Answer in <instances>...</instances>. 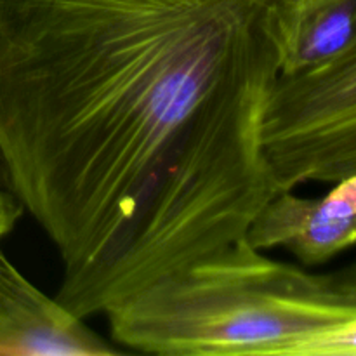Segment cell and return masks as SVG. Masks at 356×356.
Masks as SVG:
<instances>
[{"mask_svg": "<svg viewBox=\"0 0 356 356\" xmlns=\"http://www.w3.org/2000/svg\"><path fill=\"white\" fill-rule=\"evenodd\" d=\"M282 61V0H0V156L63 306L106 315L245 235Z\"/></svg>", "mask_w": 356, "mask_h": 356, "instance_id": "obj_1", "label": "cell"}, {"mask_svg": "<svg viewBox=\"0 0 356 356\" xmlns=\"http://www.w3.org/2000/svg\"><path fill=\"white\" fill-rule=\"evenodd\" d=\"M122 351L172 356L291 355L356 318L329 273L264 256L245 235L159 278L106 313Z\"/></svg>", "mask_w": 356, "mask_h": 356, "instance_id": "obj_2", "label": "cell"}, {"mask_svg": "<svg viewBox=\"0 0 356 356\" xmlns=\"http://www.w3.org/2000/svg\"><path fill=\"white\" fill-rule=\"evenodd\" d=\"M263 146L278 191L356 174V40L325 65L277 80Z\"/></svg>", "mask_w": 356, "mask_h": 356, "instance_id": "obj_3", "label": "cell"}, {"mask_svg": "<svg viewBox=\"0 0 356 356\" xmlns=\"http://www.w3.org/2000/svg\"><path fill=\"white\" fill-rule=\"evenodd\" d=\"M257 250L284 249L305 266H318L356 245V174L320 198L278 191L245 232Z\"/></svg>", "mask_w": 356, "mask_h": 356, "instance_id": "obj_4", "label": "cell"}, {"mask_svg": "<svg viewBox=\"0 0 356 356\" xmlns=\"http://www.w3.org/2000/svg\"><path fill=\"white\" fill-rule=\"evenodd\" d=\"M122 350L31 284L0 250V355L111 356Z\"/></svg>", "mask_w": 356, "mask_h": 356, "instance_id": "obj_5", "label": "cell"}, {"mask_svg": "<svg viewBox=\"0 0 356 356\" xmlns=\"http://www.w3.org/2000/svg\"><path fill=\"white\" fill-rule=\"evenodd\" d=\"M282 75L309 72L356 40V0H282Z\"/></svg>", "mask_w": 356, "mask_h": 356, "instance_id": "obj_6", "label": "cell"}, {"mask_svg": "<svg viewBox=\"0 0 356 356\" xmlns=\"http://www.w3.org/2000/svg\"><path fill=\"white\" fill-rule=\"evenodd\" d=\"M299 356H356V318L309 341Z\"/></svg>", "mask_w": 356, "mask_h": 356, "instance_id": "obj_7", "label": "cell"}, {"mask_svg": "<svg viewBox=\"0 0 356 356\" xmlns=\"http://www.w3.org/2000/svg\"><path fill=\"white\" fill-rule=\"evenodd\" d=\"M24 209L13 191L0 190V242L14 229Z\"/></svg>", "mask_w": 356, "mask_h": 356, "instance_id": "obj_8", "label": "cell"}, {"mask_svg": "<svg viewBox=\"0 0 356 356\" xmlns=\"http://www.w3.org/2000/svg\"><path fill=\"white\" fill-rule=\"evenodd\" d=\"M329 275L337 291L343 296H346L348 299L356 302V261L348 264V266L341 268V270L332 271Z\"/></svg>", "mask_w": 356, "mask_h": 356, "instance_id": "obj_9", "label": "cell"}, {"mask_svg": "<svg viewBox=\"0 0 356 356\" xmlns=\"http://www.w3.org/2000/svg\"><path fill=\"white\" fill-rule=\"evenodd\" d=\"M0 190L10 191V183H9V174H7L6 165H3V160L0 156Z\"/></svg>", "mask_w": 356, "mask_h": 356, "instance_id": "obj_10", "label": "cell"}]
</instances>
